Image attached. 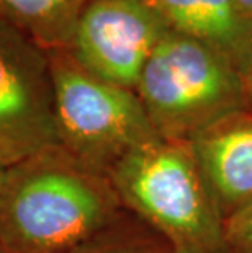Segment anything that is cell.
Listing matches in <instances>:
<instances>
[{
  "mask_svg": "<svg viewBox=\"0 0 252 253\" xmlns=\"http://www.w3.org/2000/svg\"><path fill=\"white\" fill-rule=\"evenodd\" d=\"M126 214L108 176L54 149L10 167L0 195V252L71 253Z\"/></svg>",
  "mask_w": 252,
  "mask_h": 253,
  "instance_id": "obj_1",
  "label": "cell"
},
{
  "mask_svg": "<svg viewBox=\"0 0 252 253\" xmlns=\"http://www.w3.org/2000/svg\"><path fill=\"white\" fill-rule=\"evenodd\" d=\"M108 178L126 212L170 253H224V220L190 142L159 141L118 162Z\"/></svg>",
  "mask_w": 252,
  "mask_h": 253,
  "instance_id": "obj_2",
  "label": "cell"
},
{
  "mask_svg": "<svg viewBox=\"0 0 252 253\" xmlns=\"http://www.w3.org/2000/svg\"><path fill=\"white\" fill-rule=\"evenodd\" d=\"M136 95L162 141L192 142L218 121L252 110L231 61L170 30L144 66Z\"/></svg>",
  "mask_w": 252,
  "mask_h": 253,
  "instance_id": "obj_3",
  "label": "cell"
},
{
  "mask_svg": "<svg viewBox=\"0 0 252 253\" xmlns=\"http://www.w3.org/2000/svg\"><path fill=\"white\" fill-rule=\"evenodd\" d=\"M48 54L59 142L79 164L108 176L126 155L162 141L135 90L95 77L66 49Z\"/></svg>",
  "mask_w": 252,
  "mask_h": 253,
  "instance_id": "obj_4",
  "label": "cell"
},
{
  "mask_svg": "<svg viewBox=\"0 0 252 253\" xmlns=\"http://www.w3.org/2000/svg\"><path fill=\"white\" fill-rule=\"evenodd\" d=\"M61 149L50 54L0 20V162L7 169Z\"/></svg>",
  "mask_w": 252,
  "mask_h": 253,
  "instance_id": "obj_5",
  "label": "cell"
},
{
  "mask_svg": "<svg viewBox=\"0 0 252 253\" xmlns=\"http://www.w3.org/2000/svg\"><path fill=\"white\" fill-rule=\"evenodd\" d=\"M169 25L146 0H89L67 52L105 82L136 90Z\"/></svg>",
  "mask_w": 252,
  "mask_h": 253,
  "instance_id": "obj_6",
  "label": "cell"
},
{
  "mask_svg": "<svg viewBox=\"0 0 252 253\" xmlns=\"http://www.w3.org/2000/svg\"><path fill=\"white\" fill-rule=\"evenodd\" d=\"M223 220L252 203V110L218 121L190 142Z\"/></svg>",
  "mask_w": 252,
  "mask_h": 253,
  "instance_id": "obj_7",
  "label": "cell"
},
{
  "mask_svg": "<svg viewBox=\"0 0 252 253\" xmlns=\"http://www.w3.org/2000/svg\"><path fill=\"white\" fill-rule=\"evenodd\" d=\"M169 28L200 41L243 69L252 51V20L238 0H146Z\"/></svg>",
  "mask_w": 252,
  "mask_h": 253,
  "instance_id": "obj_8",
  "label": "cell"
},
{
  "mask_svg": "<svg viewBox=\"0 0 252 253\" xmlns=\"http://www.w3.org/2000/svg\"><path fill=\"white\" fill-rule=\"evenodd\" d=\"M89 0H0V20L45 51L67 49Z\"/></svg>",
  "mask_w": 252,
  "mask_h": 253,
  "instance_id": "obj_9",
  "label": "cell"
},
{
  "mask_svg": "<svg viewBox=\"0 0 252 253\" xmlns=\"http://www.w3.org/2000/svg\"><path fill=\"white\" fill-rule=\"evenodd\" d=\"M71 253H170V249L154 230L126 212L116 224Z\"/></svg>",
  "mask_w": 252,
  "mask_h": 253,
  "instance_id": "obj_10",
  "label": "cell"
},
{
  "mask_svg": "<svg viewBox=\"0 0 252 253\" xmlns=\"http://www.w3.org/2000/svg\"><path fill=\"white\" fill-rule=\"evenodd\" d=\"M224 253H252V203L224 222Z\"/></svg>",
  "mask_w": 252,
  "mask_h": 253,
  "instance_id": "obj_11",
  "label": "cell"
},
{
  "mask_svg": "<svg viewBox=\"0 0 252 253\" xmlns=\"http://www.w3.org/2000/svg\"><path fill=\"white\" fill-rule=\"evenodd\" d=\"M241 77H243V84H244V90H246V96H248L249 106L252 108V51L248 57V61L241 69Z\"/></svg>",
  "mask_w": 252,
  "mask_h": 253,
  "instance_id": "obj_12",
  "label": "cell"
},
{
  "mask_svg": "<svg viewBox=\"0 0 252 253\" xmlns=\"http://www.w3.org/2000/svg\"><path fill=\"white\" fill-rule=\"evenodd\" d=\"M238 3L246 17L252 20V0H238Z\"/></svg>",
  "mask_w": 252,
  "mask_h": 253,
  "instance_id": "obj_13",
  "label": "cell"
},
{
  "mask_svg": "<svg viewBox=\"0 0 252 253\" xmlns=\"http://www.w3.org/2000/svg\"><path fill=\"white\" fill-rule=\"evenodd\" d=\"M7 167H5L2 162H0V195H2L3 185H5V178H7Z\"/></svg>",
  "mask_w": 252,
  "mask_h": 253,
  "instance_id": "obj_14",
  "label": "cell"
},
{
  "mask_svg": "<svg viewBox=\"0 0 252 253\" xmlns=\"http://www.w3.org/2000/svg\"><path fill=\"white\" fill-rule=\"evenodd\" d=\"M0 253H2V252H0Z\"/></svg>",
  "mask_w": 252,
  "mask_h": 253,
  "instance_id": "obj_15",
  "label": "cell"
}]
</instances>
